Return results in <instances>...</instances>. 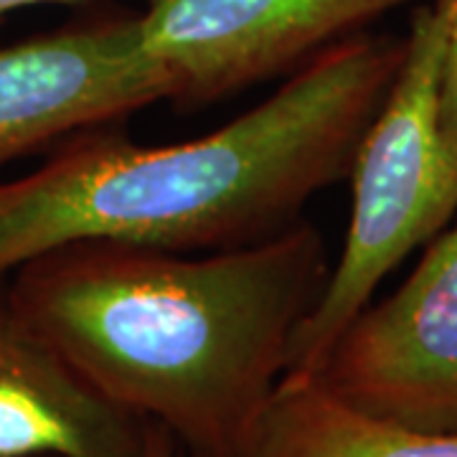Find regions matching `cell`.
Returning <instances> with one entry per match:
<instances>
[{
	"label": "cell",
	"instance_id": "cell-1",
	"mask_svg": "<svg viewBox=\"0 0 457 457\" xmlns=\"http://www.w3.org/2000/svg\"><path fill=\"white\" fill-rule=\"evenodd\" d=\"M330 275L308 219L219 252L74 242L5 287L21 318L110 404L186 457H242Z\"/></svg>",
	"mask_w": 457,
	"mask_h": 457
},
{
	"label": "cell",
	"instance_id": "cell-2",
	"mask_svg": "<svg viewBox=\"0 0 457 457\" xmlns=\"http://www.w3.org/2000/svg\"><path fill=\"white\" fill-rule=\"evenodd\" d=\"M404 49V38L356 33L196 140L140 145L117 125L69 135L38 168L0 180V279L74 242L196 254L293 227L348 176Z\"/></svg>",
	"mask_w": 457,
	"mask_h": 457
},
{
	"label": "cell",
	"instance_id": "cell-3",
	"mask_svg": "<svg viewBox=\"0 0 457 457\" xmlns=\"http://www.w3.org/2000/svg\"><path fill=\"white\" fill-rule=\"evenodd\" d=\"M445 31L447 0L414 11L402 66L348 170L351 216L341 254L318 305L295 333L279 384L320 374L343 330L374 303L378 285L455 216L457 168L437 122Z\"/></svg>",
	"mask_w": 457,
	"mask_h": 457
},
{
	"label": "cell",
	"instance_id": "cell-4",
	"mask_svg": "<svg viewBox=\"0 0 457 457\" xmlns=\"http://www.w3.org/2000/svg\"><path fill=\"white\" fill-rule=\"evenodd\" d=\"M315 381L369 417L457 432V221L392 295L369 303Z\"/></svg>",
	"mask_w": 457,
	"mask_h": 457
},
{
	"label": "cell",
	"instance_id": "cell-5",
	"mask_svg": "<svg viewBox=\"0 0 457 457\" xmlns=\"http://www.w3.org/2000/svg\"><path fill=\"white\" fill-rule=\"evenodd\" d=\"M158 102H173V82L137 11H95L0 46V165Z\"/></svg>",
	"mask_w": 457,
	"mask_h": 457
},
{
	"label": "cell",
	"instance_id": "cell-6",
	"mask_svg": "<svg viewBox=\"0 0 457 457\" xmlns=\"http://www.w3.org/2000/svg\"><path fill=\"white\" fill-rule=\"evenodd\" d=\"M411 0H145L140 33L173 82V102L204 107L287 77L320 51Z\"/></svg>",
	"mask_w": 457,
	"mask_h": 457
},
{
	"label": "cell",
	"instance_id": "cell-7",
	"mask_svg": "<svg viewBox=\"0 0 457 457\" xmlns=\"http://www.w3.org/2000/svg\"><path fill=\"white\" fill-rule=\"evenodd\" d=\"M145 425L99 396L21 318L0 279V455L140 457Z\"/></svg>",
	"mask_w": 457,
	"mask_h": 457
},
{
	"label": "cell",
	"instance_id": "cell-8",
	"mask_svg": "<svg viewBox=\"0 0 457 457\" xmlns=\"http://www.w3.org/2000/svg\"><path fill=\"white\" fill-rule=\"evenodd\" d=\"M242 457H457V432H420L376 420L311 378L279 384Z\"/></svg>",
	"mask_w": 457,
	"mask_h": 457
},
{
	"label": "cell",
	"instance_id": "cell-9",
	"mask_svg": "<svg viewBox=\"0 0 457 457\" xmlns=\"http://www.w3.org/2000/svg\"><path fill=\"white\" fill-rule=\"evenodd\" d=\"M437 122L445 150L457 168V0H447V31L437 77Z\"/></svg>",
	"mask_w": 457,
	"mask_h": 457
},
{
	"label": "cell",
	"instance_id": "cell-10",
	"mask_svg": "<svg viewBox=\"0 0 457 457\" xmlns=\"http://www.w3.org/2000/svg\"><path fill=\"white\" fill-rule=\"evenodd\" d=\"M140 457H186L179 440L158 422H147L143 437V455Z\"/></svg>",
	"mask_w": 457,
	"mask_h": 457
},
{
	"label": "cell",
	"instance_id": "cell-11",
	"mask_svg": "<svg viewBox=\"0 0 457 457\" xmlns=\"http://www.w3.org/2000/svg\"><path fill=\"white\" fill-rule=\"evenodd\" d=\"M79 3H87V0H0V23L18 11H29L38 5H79Z\"/></svg>",
	"mask_w": 457,
	"mask_h": 457
},
{
	"label": "cell",
	"instance_id": "cell-12",
	"mask_svg": "<svg viewBox=\"0 0 457 457\" xmlns=\"http://www.w3.org/2000/svg\"><path fill=\"white\" fill-rule=\"evenodd\" d=\"M0 457H8V455H0ZM36 457H46V455H36Z\"/></svg>",
	"mask_w": 457,
	"mask_h": 457
}]
</instances>
